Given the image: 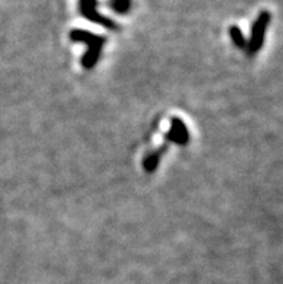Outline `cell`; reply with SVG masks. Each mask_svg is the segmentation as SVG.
<instances>
[{
    "instance_id": "obj_1",
    "label": "cell",
    "mask_w": 283,
    "mask_h": 284,
    "mask_svg": "<svg viewBox=\"0 0 283 284\" xmlns=\"http://www.w3.org/2000/svg\"><path fill=\"white\" fill-rule=\"evenodd\" d=\"M70 39L73 42L84 44L87 46V52L84 54L81 59L82 68H85V69L94 68L97 61L100 59L101 49H103V46H104L107 39L104 37H99L96 33H91L88 30H82V29H73L70 32Z\"/></svg>"
},
{
    "instance_id": "obj_2",
    "label": "cell",
    "mask_w": 283,
    "mask_h": 284,
    "mask_svg": "<svg viewBox=\"0 0 283 284\" xmlns=\"http://www.w3.org/2000/svg\"><path fill=\"white\" fill-rule=\"evenodd\" d=\"M270 13L269 12H260L259 16H257L256 22L253 23V28H251V37H250V41L247 42L246 46V54L247 55H255L256 52H259L263 46V42H265V37H266V30H267V26L270 23Z\"/></svg>"
},
{
    "instance_id": "obj_3",
    "label": "cell",
    "mask_w": 283,
    "mask_h": 284,
    "mask_svg": "<svg viewBox=\"0 0 283 284\" xmlns=\"http://www.w3.org/2000/svg\"><path fill=\"white\" fill-rule=\"evenodd\" d=\"M80 13L84 19L101 25L110 30H117V25L110 18H106L97 10V0H80Z\"/></svg>"
},
{
    "instance_id": "obj_4",
    "label": "cell",
    "mask_w": 283,
    "mask_h": 284,
    "mask_svg": "<svg viewBox=\"0 0 283 284\" xmlns=\"http://www.w3.org/2000/svg\"><path fill=\"white\" fill-rule=\"evenodd\" d=\"M165 138L168 141H172V143H176V145H181V146H185L190 140V133H188V128L185 126L182 120L178 119V117H174L172 119V127L171 130L166 133Z\"/></svg>"
},
{
    "instance_id": "obj_5",
    "label": "cell",
    "mask_w": 283,
    "mask_h": 284,
    "mask_svg": "<svg viewBox=\"0 0 283 284\" xmlns=\"http://www.w3.org/2000/svg\"><path fill=\"white\" fill-rule=\"evenodd\" d=\"M165 150H166V147L164 146L161 150L150 153V155L143 160V169H145V172H147V173H153V172H155L156 167H158V165H159L161 156L164 155Z\"/></svg>"
},
{
    "instance_id": "obj_6",
    "label": "cell",
    "mask_w": 283,
    "mask_h": 284,
    "mask_svg": "<svg viewBox=\"0 0 283 284\" xmlns=\"http://www.w3.org/2000/svg\"><path fill=\"white\" fill-rule=\"evenodd\" d=\"M230 37H231L233 44L237 46V48H240V49H246L247 41L244 39V35H243V32L240 30L238 26H231V28H230Z\"/></svg>"
},
{
    "instance_id": "obj_7",
    "label": "cell",
    "mask_w": 283,
    "mask_h": 284,
    "mask_svg": "<svg viewBox=\"0 0 283 284\" xmlns=\"http://www.w3.org/2000/svg\"><path fill=\"white\" fill-rule=\"evenodd\" d=\"M110 8L119 15H124L132 8V0H111Z\"/></svg>"
}]
</instances>
